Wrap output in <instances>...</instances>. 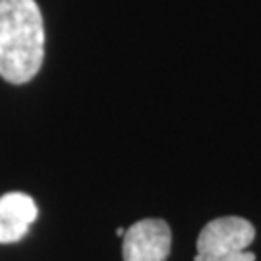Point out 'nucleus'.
Segmentation results:
<instances>
[{"label":"nucleus","instance_id":"5","mask_svg":"<svg viewBox=\"0 0 261 261\" xmlns=\"http://www.w3.org/2000/svg\"><path fill=\"white\" fill-rule=\"evenodd\" d=\"M116 234H118V236H122V238H124V234H126V230H124V228H118V230H116Z\"/></svg>","mask_w":261,"mask_h":261},{"label":"nucleus","instance_id":"1","mask_svg":"<svg viewBox=\"0 0 261 261\" xmlns=\"http://www.w3.org/2000/svg\"><path fill=\"white\" fill-rule=\"evenodd\" d=\"M45 58V25L35 0H0V75L8 84L31 82Z\"/></svg>","mask_w":261,"mask_h":261},{"label":"nucleus","instance_id":"2","mask_svg":"<svg viewBox=\"0 0 261 261\" xmlns=\"http://www.w3.org/2000/svg\"><path fill=\"white\" fill-rule=\"evenodd\" d=\"M255 240V228L242 217H219L197 236L194 261H255L248 246Z\"/></svg>","mask_w":261,"mask_h":261},{"label":"nucleus","instance_id":"4","mask_svg":"<svg viewBox=\"0 0 261 261\" xmlns=\"http://www.w3.org/2000/svg\"><path fill=\"white\" fill-rule=\"evenodd\" d=\"M35 199L21 192L0 196V244H16L29 232V226L37 221Z\"/></svg>","mask_w":261,"mask_h":261},{"label":"nucleus","instance_id":"3","mask_svg":"<svg viewBox=\"0 0 261 261\" xmlns=\"http://www.w3.org/2000/svg\"><path fill=\"white\" fill-rule=\"evenodd\" d=\"M172 232L163 219H143L132 224L124 234V261H167Z\"/></svg>","mask_w":261,"mask_h":261}]
</instances>
